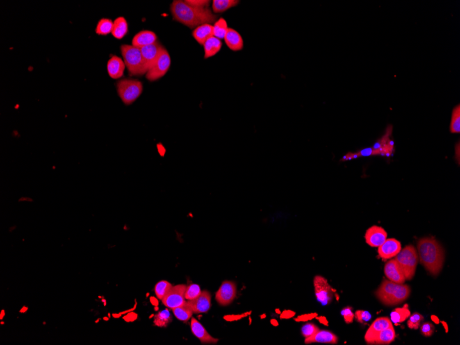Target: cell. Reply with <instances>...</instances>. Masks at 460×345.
I'll use <instances>...</instances> for the list:
<instances>
[{
	"label": "cell",
	"instance_id": "10",
	"mask_svg": "<svg viewBox=\"0 0 460 345\" xmlns=\"http://www.w3.org/2000/svg\"><path fill=\"white\" fill-rule=\"evenodd\" d=\"M394 151V143H391L387 146L382 147L379 149H374L373 147H367L358 151L357 152H349L342 157V161H350V160L358 159L365 156L376 155L389 156Z\"/></svg>",
	"mask_w": 460,
	"mask_h": 345
},
{
	"label": "cell",
	"instance_id": "26",
	"mask_svg": "<svg viewBox=\"0 0 460 345\" xmlns=\"http://www.w3.org/2000/svg\"><path fill=\"white\" fill-rule=\"evenodd\" d=\"M395 339V330H394L393 327L392 326L380 332V333L376 336L373 344L388 345L393 342Z\"/></svg>",
	"mask_w": 460,
	"mask_h": 345
},
{
	"label": "cell",
	"instance_id": "32",
	"mask_svg": "<svg viewBox=\"0 0 460 345\" xmlns=\"http://www.w3.org/2000/svg\"><path fill=\"white\" fill-rule=\"evenodd\" d=\"M450 132L453 134H460V106L457 105L454 108L451 115Z\"/></svg>",
	"mask_w": 460,
	"mask_h": 345
},
{
	"label": "cell",
	"instance_id": "4",
	"mask_svg": "<svg viewBox=\"0 0 460 345\" xmlns=\"http://www.w3.org/2000/svg\"><path fill=\"white\" fill-rule=\"evenodd\" d=\"M121 52L130 76H142L147 73L149 70L140 48L133 45H122Z\"/></svg>",
	"mask_w": 460,
	"mask_h": 345
},
{
	"label": "cell",
	"instance_id": "3",
	"mask_svg": "<svg viewBox=\"0 0 460 345\" xmlns=\"http://www.w3.org/2000/svg\"><path fill=\"white\" fill-rule=\"evenodd\" d=\"M375 293L380 301L384 305H397L409 298L411 288L407 284L384 280Z\"/></svg>",
	"mask_w": 460,
	"mask_h": 345
},
{
	"label": "cell",
	"instance_id": "19",
	"mask_svg": "<svg viewBox=\"0 0 460 345\" xmlns=\"http://www.w3.org/2000/svg\"><path fill=\"white\" fill-rule=\"evenodd\" d=\"M126 65L124 62L117 56H112L107 64V70L110 77L118 79L124 76Z\"/></svg>",
	"mask_w": 460,
	"mask_h": 345
},
{
	"label": "cell",
	"instance_id": "44",
	"mask_svg": "<svg viewBox=\"0 0 460 345\" xmlns=\"http://www.w3.org/2000/svg\"><path fill=\"white\" fill-rule=\"evenodd\" d=\"M295 312H294L293 311L285 310L284 312H283L281 314V319H289V318H292L293 316H295Z\"/></svg>",
	"mask_w": 460,
	"mask_h": 345
},
{
	"label": "cell",
	"instance_id": "28",
	"mask_svg": "<svg viewBox=\"0 0 460 345\" xmlns=\"http://www.w3.org/2000/svg\"><path fill=\"white\" fill-rule=\"evenodd\" d=\"M410 316L411 312L409 309V306L406 304L402 308L394 309L390 314V321L395 325H398L399 323L405 321Z\"/></svg>",
	"mask_w": 460,
	"mask_h": 345
},
{
	"label": "cell",
	"instance_id": "35",
	"mask_svg": "<svg viewBox=\"0 0 460 345\" xmlns=\"http://www.w3.org/2000/svg\"><path fill=\"white\" fill-rule=\"evenodd\" d=\"M392 126H388L386 128V132H385L384 135L377 142H376V143L374 144L373 148L374 149H379L382 148V147H384L387 146L389 144L393 143L391 140H390V136L392 134Z\"/></svg>",
	"mask_w": 460,
	"mask_h": 345
},
{
	"label": "cell",
	"instance_id": "15",
	"mask_svg": "<svg viewBox=\"0 0 460 345\" xmlns=\"http://www.w3.org/2000/svg\"><path fill=\"white\" fill-rule=\"evenodd\" d=\"M188 302L195 314L208 312L211 307V294L208 291H203L197 298Z\"/></svg>",
	"mask_w": 460,
	"mask_h": 345
},
{
	"label": "cell",
	"instance_id": "46",
	"mask_svg": "<svg viewBox=\"0 0 460 345\" xmlns=\"http://www.w3.org/2000/svg\"><path fill=\"white\" fill-rule=\"evenodd\" d=\"M276 322L277 321H276V320H273V321L272 320V321H271V323H272L273 325H275V326H277V325H279V324H278V323H276Z\"/></svg>",
	"mask_w": 460,
	"mask_h": 345
},
{
	"label": "cell",
	"instance_id": "6",
	"mask_svg": "<svg viewBox=\"0 0 460 345\" xmlns=\"http://www.w3.org/2000/svg\"><path fill=\"white\" fill-rule=\"evenodd\" d=\"M117 92L126 106L133 104L143 92V83L138 80L124 79L117 83Z\"/></svg>",
	"mask_w": 460,
	"mask_h": 345
},
{
	"label": "cell",
	"instance_id": "17",
	"mask_svg": "<svg viewBox=\"0 0 460 345\" xmlns=\"http://www.w3.org/2000/svg\"><path fill=\"white\" fill-rule=\"evenodd\" d=\"M384 275L392 282L404 284L406 279L395 259L390 260L384 266Z\"/></svg>",
	"mask_w": 460,
	"mask_h": 345
},
{
	"label": "cell",
	"instance_id": "16",
	"mask_svg": "<svg viewBox=\"0 0 460 345\" xmlns=\"http://www.w3.org/2000/svg\"><path fill=\"white\" fill-rule=\"evenodd\" d=\"M379 248V256L383 259H389L395 257L402 250L400 242L395 238L386 239Z\"/></svg>",
	"mask_w": 460,
	"mask_h": 345
},
{
	"label": "cell",
	"instance_id": "12",
	"mask_svg": "<svg viewBox=\"0 0 460 345\" xmlns=\"http://www.w3.org/2000/svg\"><path fill=\"white\" fill-rule=\"evenodd\" d=\"M365 237L367 244L376 248L381 246L387 239V233L383 227L374 225L367 229Z\"/></svg>",
	"mask_w": 460,
	"mask_h": 345
},
{
	"label": "cell",
	"instance_id": "27",
	"mask_svg": "<svg viewBox=\"0 0 460 345\" xmlns=\"http://www.w3.org/2000/svg\"><path fill=\"white\" fill-rule=\"evenodd\" d=\"M239 2L238 0H214L212 1V10L216 14L223 13L236 6Z\"/></svg>",
	"mask_w": 460,
	"mask_h": 345
},
{
	"label": "cell",
	"instance_id": "34",
	"mask_svg": "<svg viewBox=\"0 0 460 345\" xmlns=\"http://www.w3.org/2000/svg\"><path fill=\"white\" fill-rule=\"evenodd\" d=\"M172 287V285L170 282H167L166 280L160 281L155 285V294H156L158 299L162 300L168 293Z\"/></svg>",
	"mask_w": 460,
	"mask_h": 345
},
{
	"label": "cell",
	"instance_id": "23",
	"mask_svg": "<svg viewBox=\"0 0 460 345\" xmlns=\"http://www.w3.org/2000/svg\"><path fill=\"white\" fill-rule=\"evenodd\" d=\"M192 36L198 43L203 46L208 39L214 36L213 26L209 24L201 25L192 32Z\"/></svg>",
	"mask_w": 460,
	"mask_h": 345
},
{
	"label": "cell",
	"instance_id": "31",
	"mask_svg": "<svg viewBox=\"0 0 460 345\" xmlns=\"http://www.w3.org/2000/svg\"><path fill=\"white\" fill-rule=\"evenodd\" d=\"M114 22L111 19L107 18H102L97 23V27H96L95 32L99 35H108V34L112 33L113 29Z\"/></svg>",
	"mask_w": 460,
	"mask_h": 345
},
{
	"label": "cell",
	"instance_id": "7",
	"mask_svg": "<svg viewBox=\"0 0 460 345\" xmlns=\"http://www.w3.org/2000/svg\"><path fill=\"white\" fill-rule=\"evenodd\" d=\"M170 54L167 52V50L163 48L156 61L146 73V78L150 81H154L160 79L167 73V71L170 69Z\"/></svg>",
	"mask_w": 460,
	"mask_h": 345
},
{
	"label": "cell",
	"instance_id": "20",
	"mask_svg": "<svg viewBox=\"0 0 460 345\" xmlns=\"http://www.w3.org/2000/svg\"><path fill=\"white\" fill-rule=\"evenodd\" d=\"M226 45L233 52L243 49L244 42L240 34L233 28H229L224 38Z\"/></svg>",
	"mask_w": 460,
	"mask_h": 345
},
{
	"label": "cell",
	"instance_id": "38",
	"mask_svg": "<svg viewBox=\"0 0 460 345\" xmlns=\"http://www.w3.org/2000/svg\"><path fill=\"white\" fill-rule=\"evenodd\" d=\"M319 330H319L318 327L315 325L314 324L307 323L303 325L302 329H301V332H302V335L306 339H307V338L314 335Z\"/></svg>",
	"mask_w": 460,
	"mask_h": 345
},
{
	"label": "cell",
	"instance_id": "42",
	"mask_svg": "<svg viewBox=\"0 0 460 345\" xmlns=\"http://www.w3.org/2000/svg\"><path fill=\"white\" fill-rule=\"evenodd\" d=\"M341 314L345 318V321L347 323H351L354 321V314L352 312V308L350 307H345L342 309Z\"/></svg>",
	"mask_w": 460,
	"mask_h": 345
},
{
	"label": "cell",
	"instance_id": "1",
	"mask_svg": "<svg viewBox=\"0 0 460 345\" xmlns=\"http://www.w3.org/2000/svg\"><path fill=\"white\" fill-rule=\"evenodd\" d=\"M170 9L174 20L191 29L205 24H213L218 18V15L212 13L209 8H196L181 0L173 1Z\"/></svg>",
	"mask_w": 460,
	"mask_h": 345
},
{
	"label": "cell",
	"instance_id": "33",
	"mask_svg": "<svg viewBox=\"0 0 460 345\" xmlns=\"http://www.w3.org/2000/svg\"><path fill=\"white\" fill-rule=\"evenodd\" d=\"M172 321V316L167 309L160 311L154 318V324L156 326L165 327Z\"/></svg>",
	"mask_w": 460,
	"mask_h": 345
},
{
	"label": "cell",
	"instance_id": "39",
	"mask_svg": "<svg viewBox=\"0 0 460 345\" xmlns=\"http://www.w3.org/2000/svg\"><path fill=\"white\" fill-rule=\"evenodd\" d=\"M185 3L196 8H209V0H185Z\"/></svg>",
	"mask_w": 460,
	"mask_h": 345
},
{
	"label": "cell",
	"instance_id": "41",
	"mask_svg": "<svg viewBox=\"0 0 460 345\" xmlns=\"http://www.w3.org/2000/svg\"><path fill=\"white\" fill-rule=\"evenodd\" d=\"M434 325L432 323H429V322L423 323V325L421 327V333L426 337H430L434 333Z\"/></svg>",
	"mask_w": 460,
	"mask_h": 345
},
{
	"label": "cell",
	"instance_id": "14",
	"mask_svg": "<svg viewBox=\"0 0 460 345\" xmlns=\"http://www.w3.org/2000/svg\"><path fill=\"white\" fill-rule=\"evenodd\" d=\"M163 48V46L158 42H155L151 45L141 48V53H142L148 70H149L156 61Z\"/></svg>",
	"mask_w": 460,
	"mask_h": 345
},
{
	"label": "cell",
	"instance_id": "22",
	"mask_svg": "<svg viewBox=\"0 0 460 345\" xmlns=\"http://www.w3.org/2000/svg\"><path fill=\"white\" fill-rule=\"evenodd\" d=\"M338 337L335 334L331 333L329 331H320L319 330L314 335L311 336V337L306 339L305 343L306 344H311V343H326V344H337L338 343Z\"/></svg>",
	"mask_w": 460,
	"mask_h": 345
},
{
	"label": "cell",
	"instance_id": "5",
	"mask_svg": "<svg viewBox=\"0 0 460 345\" xmlns=\"http://www.w3.org/2000/svg\"><path fill=\"white\" fill-rule=\"evenodd\" d=\"M395 261L402 270L406 280L414 277L418 263V254L413 245H408L395 256Z\"/></svg>",
	"mask_w": 460,
	"mask_h": 345
},
{
	"label": "cell",
	"instance_id": "24",
	"mask_svg": "<svg viewBox=\"0 0 460 345\" xmlns=\"http://www.w3.org/2000/svg\"><path fill=\"white\" fill-rule=\"evenodd\" d=\"M222 46V41L215 36L210 37L206 41V43L203 44L205 52L204 58L208 59L215 56L217 53L220 52Z\"/></svg>",
	"mask_w": 460,
	"mask_h": 345
},
{
	"label": "cell",
	"instance_id": "43",
	"mask_svg": "<svg viewBox=\"0 0 460 345\" xmlns=\"http://www.w3.org/2000/svg\"><path fill=\"white\" fill-rule=\"evenodd\" d=\"M318 316L316 313H312V314H304L302 316H298L297 318H295V321L297 322H306L311 321V319L316 317Z\"/></svg>",
	"mask_w": 460,
	"mask_h": 345
},
{
	"label": "cell",
	"instance_id": "30",
	"mask_svg": "<svg viewBox=\"0 0 460 345\" xmlns=\"http://www.w3.org/2000/svg\"><path fill=\"white\" fill-rule=\"evenodd\" d=\"M213 29L214 36L221 40L226 37L229 28H228V23L226 19L221 17L216 21L213 26Z\"/></svg>",
	"mask_w": 460,
	"mask_h": 345
},
{
	"label": "cell",
	"instance_id": "45",
	"mask_svg": "<svg viewBox=\"0 0 460 345\" xmlns=\"http://www.w3.org/2000/svg\"><path fill=\"white\" fill-rule=\"evenodd\" d=\"M431 319H432L433 321L435 322V323H437V324L439 323V322H440V321H439V319H438V317H437V316H432V317H431Z\"/></svg>",
	"mask_w": 460,
	"mask_h": 345
},
{
	"label": "cell",
	"instance_id": "2",
	"mask_svg": "<svg viewBox=\"0 0 460 345\" xmlns=\"http://www.w3.org/2000/svg\"><path fill=\"white\" fill-rule=\"evenodd\" d=\"M418 258L425 269L433 276L441 272L445 262V251L435 238H421L418 243Z\"/></svg>",
	"mask_w": 460,
	"mask_h": 345
},
{
	"label": "cell",
	"instance_id": "11",
	"mask_svg": "<svg viewBox=\"0 0 460 345\" xmlns=\"http://www.w3.org/2000/svg\"><path fill=\"white\" fill-rule=\"evenodd\" d=\"M236 296V286L231 281H225L216 293V300L219 305L227 306L233 301Z\"/></svg>",
	"mask_w": 460,
	"mask_h": 345
},
{
	"label": "cell",
	"instance_id": "36",
	"mask_svg": "<svg viewBox=\"0 0 460 345\" xmlns=\"http://www.w3.org/2000/svg\"><path fill=\"white\" fill-rule=\"evenodd\" d=\"M201 291L200 287L197 284H190L187 286L185 289V300L188 301L197 298L201 294Z\"/></svg>",
	"mask_w": 460,
	"mask_h": 345
},
{
	"label": "cell",
	"instance_id": "21",
	"mask_svg": "<svg viewBox=\"0 0 460 345\" xmlns=\"http://www.w3.org/2000/svg\"><path fill=\"white\" fill-rule=\"evenodd\" d=\"M157 42V37L154 32L142 31L136 34L133 37L132 44L137 48H143L151 45Z\"/></svg>",
	"mask_w": 460,
	"mask_h": 345
},
{
	"label": "cell",
	"instance_id": "29",
	"mask_svg": "<svg viewBox=\"0 0 460 345\" xmlns=\"http://www.w3.org/2000/svg\"><path fill=\"white\" fill-rule=\"evenodd\" d=\"M173 313L177 319L181 321H188L192 318L194 314L193 310L188 301L185 302L183 305L173 309Z\"/></svg>",
	"mask_w": 460,
	"mask_h": 345
},
{
	"label": "cell",
	"instance_id": "8",
	"mask_svg": "<svg viewBox=\"0 0 460 345\" xmlns=\"http://www.w3.org/2000/svg\"><path fill=\"white\" fill-rule=\"evenodd\" d=\"M315 296L322 305L330 303L333 300L334 291L324 277L316 276L313 279Z\"/></svg>",
	"mask_w": 460,
	"mask_h": 345
},
{
	"label": "cell",
	"instance_id": "40",
	"mask_svg": "<svg viewBox=\"0 0 460 345\" xmlns=\"http://www.w3.org/2000/svg\"><path fill=\"white\" fill-rule=\"evenodd\" d=\"M354 316L360 323H366V322L370 321L371 318H372V315L370 314V312L363 310L356 311Z\"/></svg>",
	"mask_w": 460,
	"mask_h": 345
},
{
	"label": "cell",
	"instance_id": "9",
	"mask_svg": "<svg viewBox=\"0 0 460 345\" xmlns=\"http://www.w3.org/2000/svg\"><path fill=\"white\" fill-rule=\"evenodd\" d=\"M187 286L185 284H177L172 286L170 291L162 300V302L167 308L173 309L183 305L186 300L185 298V289Z\"/></svg>",
	"mask_w": 460,
	"mask_h": 345
},
{
	"label": "cell",
	"instance_id": "37",
	"mask_svg": "<svg viewBox=\"0 0 460 345\" xmlns=\"http://www.w3.org/2000/svg\"><path fill=\"white\" fill-rule=\"evenodd\" d=\"M424 320L423 316L418 313H414L410 316L409 321L407 322V325L409 329L412 330H418L420 327V323Z\"/></svg>",
	"mask_w": 460,
	"mask_h": 345
},
{
	"label": "cell",
	"instance_id": "13",
	"mask_svg": "<svg viewBox=\"0 0 460 345\" xmlns=\"http://www.w3.org/2000/svg\"><path fill=\"white\" fill-rule=\"evenodd\" d=\"M392 326H393V325H392V322L390 321L389 318L386 317L377 318L371 325L370 329L367 330L365 336V341L368 344H373L376 336L380 332Z\"/></svg>",
	"mask_w": 460,
	"mask_h": 345
},
{
	"label": "cell",
	"instance_id": "25",
	"mask_svg": "<svg viewBox=\"0 0 460 345\" xmlns=\"http://www.w3.org/2000/svg\"><path fill=\"white\" fill-rule=\"evenodd\" d=\"M128 32V25L127 20L124 17H119L114 21L113 29H112V36L117 40L124 38Z\"/></svg>",
	"mask_w": 460,
	"mask_h": 345
},
{
	"label": "cell",
	"instance_id": "18",
	"mask_svg": "<svg viewBox=\"0 0 460 345\" xmlns=\"http://www.w3.org/2000/svg\"><path fill=\"white\" fill-rule=\"evenodd\" d=\"M191 330L194 335L200 340L203 344H217L219 340L210 336L204 327L196 318H192Z\"/></svg>",
	"mask_w": 460,
	"mask_h": 345
}]
</instances>
